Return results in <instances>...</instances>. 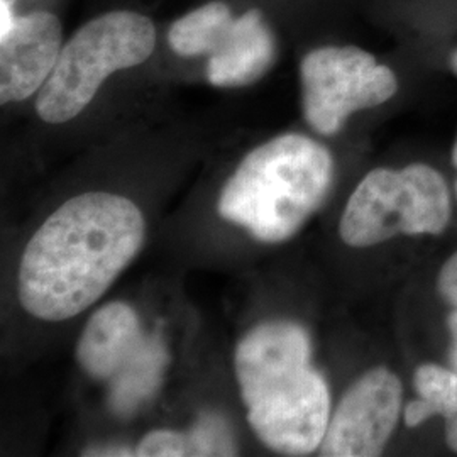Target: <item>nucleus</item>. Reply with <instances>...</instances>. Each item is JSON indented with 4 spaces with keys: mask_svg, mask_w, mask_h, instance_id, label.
<instances>
[{
    "mask_svg": "<svg viewBox=\"0 0 457 457\" xmlns=\"http://www.w3.org/2000/svg\"><path fill=\"white\" fill-rule=\"evenodd\" d=\"M141 211L126 196L90 192L49 215L26 245L17 277L24 311L71 319L105 294L145 243Z\"/></svg>",
    "mask_w": 457,
    "mask_h": 457,
    "instance_id": "obj_1",
    "label": "nucleus"
},
{
    "mask_svg": "<svg viewBox=\"0 0 457 457\" xmlns=\"http://www.w3.org/2000/svg\"><path fill=\"white\" fill-rule=\"evenodd\" d=\"M236 375L247 420L270 449L311 454L326 437L330 396L326 379L311 366V339L287 320L253 328L237 345Z\"/></svg>",
    "mask_w": 457,
    "mask_h": 457,
    "instance_id": "obj_2",
    "label": "nucleus"
},
{
    "mask_svg": "<svg viewBox=\"0 0 457 457\" xmlns=\"http://www.w3.org/2000/svg\"><path fill=\"white\" fill-rule=\"evenodd\" d=\"M326 146L303 134H283L253 149L224 187L219 212L262 243L292 237L332 185Z\"/></svg>",
    "mask_w": 457,
    "mask_h": 457,
    "instance_id": "obj_3",
    "label": "nucleus"
},
{
    "mask_svg": "<svg viewBox=\"0 0 457 457\" xmlns=\"http://www.w3.org/2000/svg\"><path fill=\"white\" fill-rule=\"evenodd\" d=\"M154 46L156 28L139 12L114 11L92 19L62 49L36 98L37 115L48 124L75 119L107 77L145 63Z\"/></svg>",
    "mask_w": 457,
    "mask_h": 457,
    "instance_id": "obj_4",
    "label": "nucleus"
},
{
    "mask_svg": "<svg viewBox=\"0 0 457 457\" xmlns=\"http://www.w3.org/2000/svg\"><path fill=\"white\" fill-rule=\"evenodd\" d=\"M449 219L451 196L437 170L422 163L378 168L349 198L339 232L345 245L368 247L400 234H441Z\"/></svg>",
    "mask_w": 457,
    "mask_h": 457,
    "instance_id": "obj_5",
    "label": "nucleus"
},
{
    "mask_svg": "<svg viewBox=\"0 0 457 457\" xmlns=\"http://www.w3.org/2000/svg\"><path fill=\"white\" fill-rule=\"evenodd\" d=\"M168 43L180 56L207 54V79L224 88L258 82L277 60V39L262 12L253 9L234 17L220 0L175 21Z\"/></svg>",
    "mask_w": 457,
    "mask_h": 457,
    "instance_id": "obj_6",
    "label": "nucleus"
},
{
    "mask_svg": "<svg viewBox=\"0 0 457 457\" xmlns=\"http://www.w3.org/2000/svg\"><path fill=\"white\" fill-rule=\"evenodd\" d=\"M303 115L313 131L334 136L345 120L388 102L398 90L392 68L358 46L312 49L300 65Z\"/></svg>",
    "mask_w": 457,
    "mask_h": 457,
    "instance_id": "obj_7",
    "label": "nucleus"
},
{
    "mask_svg": "<svg viewBox=\"0 0 457 457\" xmlns=\"http://www.w3.org/2000/svg\"><path fill=\"white\" fill-rule=\"evenodd\" d=\"M402 410V383L386 368H375L345 393L328 420L322 454L379 456Z\"/></svg>",
    "mask_w": 457,
    "mask_h": 457,
    "instance_id": "obj_8",
    "label": "nucleus"
},
{
    "mask_svg": "<svg viewBox=\"0 0 457 457\" xmlns=\"http://www.w3.org/2000/svg\"><path fill=\"white\" fill-rule=\"evenodd\" d=\"M62 22L45 11L14 17L0 34V102L12 104L31 97L58 63L63 49Z\"/></svg>",
    "mask_w": 457,
    "mask_h": 457,
    "instance_id": "obj_9",
    "label": "nucleus"
},
{
    "mask_svg": "<svg viewBox=\"0 0 457 457\" xmlns=\"http://www.w3.org/2000/svg\"><path fill=\"white\" fill-rule=\"evenodd\" d=\"M145 339L129 305L114 302L92 315L77 347L83 370L97 379H112Z\"/></svg>",
    "mask_w": 457,
    "mask_h": 457,
    "instance_id": "obj_10",
    "label": "nucleus"
},
{
    "mask_svg": "<svg viewBox=\"0 0 457 457\" xmlns=\"http://www.w3.org/2000/svg\"><path fill=\"white\" fill-rule=\"evenodd\" d=\"M166 364L168 353L163 341L156 336H145L131 358L111 379L109 403L114 413L128 417L147 402L158 390Z\"/></svg>",
    "mask_w": 457,
    "mask_h": 457,
    "instance_id": "obj_11",
    "label": "nucleus"
},
{
    "mask_svg": "<svg viewBox=\"0 0 457 457\" xmlns=\"http://www.w3.org/2000/svg\"><path fill=\"white\" fill-rule=\"evenodd\" d=\"M415 390L428 402L434 415L451 419L457 415V373L437 364H424L413 378Z\"/></svg>",
    "mask_w": 457,
    "mask_h": 457,
    "instance_id": "obj_12",
    "label": "nucleus"
},
{
    "mask_svg": "<svg viewBox=\"0 0 457 457\" xmlns=\"http://www.w3.org/2000/svg\"><path fill=\"white\" fill-rule=\"evenodd\" d=\"M188 437L194 456H234L237 453L230 427L217 413H204Z\"/></svg>",
    "mask_w": 457,
    "mask_h": 457,
    "instance_id": "obj_13",
    "label": "nucleus"
},
{
    "mask_svg": "<svg viewBox=\"0 0 457 457\" xmlns=\"http://www.w3.org/2000/svg\"><path fill=\"white\" fill-rule=\"evenodd\" d=\"M136 456L141 457H181L194 456L192 442L188 434L173 430H154L139 442Z\"/></svg>",
    "mask_w": 457,
    "mask_h": 457,
    "instance_id": "obj_14",
    "label": "nucleus"
},
{
    "mask_svg": "<svg viewBox=\"0 0 457 457\" xmlns=\"http://www.w3.org/2000/svg\"><path fill=\"white\" fill-rule=\"evenodd\" d=\"M437 288L442 298L451 307L457 309V253L442 266L441 275L437 279Z\"/></svg>",
    "mask_w": 457,
    "mask_h": 457,
    "instance_id": "obj_15",
    "label": "nucleus"
},
{
    "mask_svg": "<svg viewBox=\"0 0 457 457\" xmlns=\"http://www.w3.org/2000/svg\"><path fill=\"white\" fill-rule=\"evenodd\" d=\"M432 417V411L428 407V402L424 398H419L415 402H410L405 409V424L409 427H417L422 424L427 419Z\"/></svg>",
    "mask_w": 457,
    "mask_h": 457,
    "instance_id": "obj_16",
    "label": "nucleus"
},
{
    "mask_svg": "<svg viewBox=\"0 0 457 457\" xmlns=\"http://www.w3.org/2000/svg\"><path fill=\"white\" fill-rule=\"evenodd\" d=\"M136 453H132L128 447H117V445H100L94 449H87L83 453V456H134Z\"/></svg>",
    "mask_w": 457,
    "mask_h": 457,
    "instance_id": "obj_17",
    "label": "nucleus"
},
{
    "mask_svg": "<svg viewBox=\"0 0 457 457\" xmlns=\"http://www.w3.org/2000/svg\"><path fill=\"white\" fill-rule=\"evenodd\" d=\"M445 439H447V445L457 453V415L445 419Z\"/></svg>",
    "mask_w": 457,
    "mask_h": 457,
    "instance_id": "obj_18",
    "label": "nucleus"
},
{
    "mask_svg": "<svg viewBox=\"0 0 457 457\" xmlns=\"http://www.w3.org/2000/svg\"><path fill=\"white\" fill-rule=\"evenodd\" d=\"M0 5H2V34L7 33V29L11 28V24L14 22V17H12V12H11V7H9V2L7 0H2L0 2Z\"/></svg>",
    "mask_w": 457,
    "mask_h": 457,
    "instance_id": "obj_19",
    "label": "nucleus"
},
{
    "mask_svg": "<svg viewBox=\"0 0 457 457\" xmlns=\"http://www.w3.org/2000/svg\"><path fill=\"white\" fill-rule=\"evenodd\" d=\"M447 327H449L451 336H453V344L457 345V309L449 315V319H447Z\"/></svg>",
    "mask_w": 457,
    "mask_h": 457,
    "instance_id": "obj_20",
    "label": "nucleus"
},
{
    "mask_svg": "<svg viewBox=\"0 0 457 457\" xmlns=\"http://www.w3.org/2000/svg\"><path fill=\"white\" fill-rule=\"evenodd\" d=\"M449 361H451V366H453V370L457 373V345L453 344V347H451V353H449Z\"/></svg>",
    "mask_w": 457,
    "mask_h": 457,
    "instance_id": "obj_21",
    "label": "nucleus"
},
{
    "mask_svg": "<svg viewBox=\"0 0 457 457\" xmlns=\"http://www.w3.org/2000/svg\"><path fill=\"white\" fill-rule=\"evenodd\" d=\"M449 65H451V70L454 71V75L457 77V49L451 54V60H449Z\"/></svg>",
    "mask_w": 457,
    "mask_h": 457,
    "instance_id": "obj_22",
    "label": "nucleus"
},
{
    "mask_svg": "<svg viewBox=\"0 0 457 457\" xmlns=\"http://www.w3.org/2000/svg\"><path fill=\"white\" fill-rule=\"evenodd\" d=\"M453 163H454V166L457 168V139H456V145H454V149H453ZM456 195H457V181H456Z\"/></svg>",
    "mask_w": 457,
    "mask_h": 457,
    "instance_id": "obj_23",
    "label": "nucleus"
}]
</instances>
